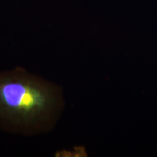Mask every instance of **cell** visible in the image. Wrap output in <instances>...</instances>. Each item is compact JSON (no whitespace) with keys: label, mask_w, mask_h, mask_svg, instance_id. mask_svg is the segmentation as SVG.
I'll return each mask as SVG.
<instances>
[{"label":"cell","mask_w":157,"mask_h":157,"mask_svg":"<svg viewBox=\"0 0 157 157\" xmlns=\"http://www.w3.org/2000/svg\"><path fill=\"white\" fill-rule=\"evenodd\" d=\"M65 109L64 92L55 82L22 67L0 71V129L22 136L56 128Z\"/></svg>","instance_id":"1"}]
</instances>
